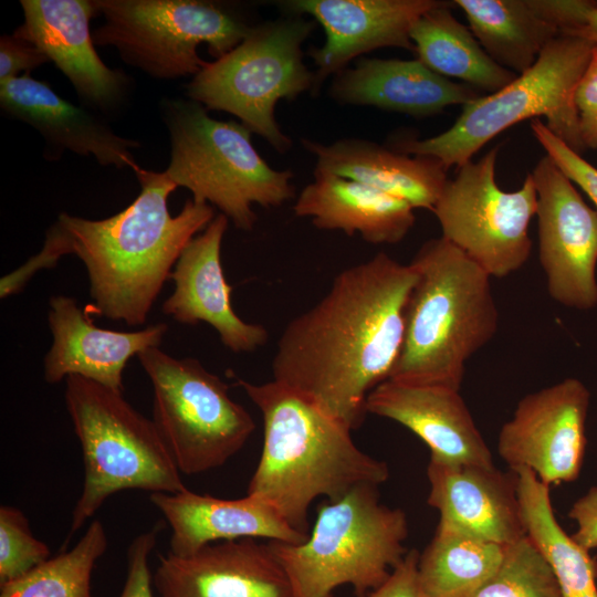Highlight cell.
I'll return each instance as SVG.
<instances>
[{"label":"cell","mask_w":597,"mask_h":597,"mask_svg":"<svg viewBox=\"0 0 597 597\" xmlns=\"http://www.w3.org/2000/svg\"><path fill=\"white\" fill-rule=\"evenodd\" d=\"M413 266L384 252L341 271L326 294L292 318L276 343L273 380L348 428L399 357Z\"/></svg>","instance_id":"6da1fadb"},{"label":"cell","mask_w":597,"mask_h":597,"mask_svg":"<svg viewBox=\"0 0 597 597\" xmlns=\"http://www.w3.org/2000/svg\"><path fill=\"white\" fill-rule=\"evenodd\" d=\"M140 192L118 213L90 220L66 212L49 228L42 249L0 281V296L19 292L40 270L66 254L86 268L91 315L143 325L182 250L214 218L211 205L188 199L171 216L168 198L177 186L164 171L137 166Z\"/></svg>","instance_id":"7a4b0ae2"},{"label":"cell","mask_w":597,"mask_h":597,"mask_svg":"<svg viewBox=\"0 0 597 597\" xmlns=\"http://www.w3.org/2000/svg\"><path fill=\"white\" fill-rule=\"evenodd\" d=\"M263 419V447L248 493L274 507L295 530L310 533L313 501H333L359 484L380 485L389 468L354 442L350 430L275 380L237 378Z\"/></svg>","instance_id":"3957f363"},{"label":"cell","mask_w":597,"mask_h":597,"mask_svg":"<svg viewBox=\"0 0 597 597\" xmlns=\"http://www.w3.org/2000/svg\"><path fill=\"white\" fill-rule=\"evenodd\" d=\"M410 264L417 281L388 379L460 390L467 362L499 327L491 276L442 237L425 242Z\"/></svg>","instance_id":"277c9868"},{"label":"cell","mask_w":597,"mask_h":597,"mask_svg":"<svg viewBox=\"0 0 597 597\" xmlns=\"http://www.w3.org/2000/svg\"><path fill=\"white\" fill-rule=\"evenodd\" d=\"M378 485L359 484L323 503L307 538L296 545L270 541L293 597H333L344 585L365 597L390 576L408 551V520L379 501Z\"/></svg>","instance_id":"5b68a950"},{"label":"cell","mask_w":597,"mask_h":597,"mask_svg":"<svg viewBox=\"0 0 597 597\" xmlns=\"http://www.w3.org/2000/svg\"><path fill=\"white\" fill-rule=\"evenodd\" d=\"M161 116L170 139L165 175L190 190L195 202L217 207L235 228L253 229V205L279 207L294 197L292 171L272 168L241 123L218 121L189 98L163 100Z\"/></svg>","instance_id":"8992f818"},{"label":"cell","mask_w":597,"mask_h":597,"mask_svg":"<svg viewBox=\"0 0 597 597\" xmlns=\"http://www.w3.org/2000/svg\"><path fill=\"white\" fill-rule=\"evenodd\" d=\"M594 51L587 40L561 34L542 51L534 65L502 90L463 105L443 133L425 138H402L390 146L411 155L432 157L448 169L472 159L486 143L525 119L546 118V126L578 154L582 143L575 92Z\"/></svg>","instance_id":"52a82bcc"},{"label":"cell","mask_w":597,"mask_h":597,"mask_svg":"<svg viewBox=\"0 0 597 597\" xmlns=\"http://www.w3.org/2000/svg\"><path fill=\"white\" fill-rule=\"evenodd\" d=\"M64 399L84 465L83 489L72 513L71 534L118 491L177 493L187 489L154 421L137 411L123 392L80 376H69Z\"/></svg>","instance_id":"ba28073f"},{"label":"cell","mask_w":597,"mask_h":597,"mask_svg":"<svg viewBox=\"0 0 597 597\" xmlns=\"http://www.w3.org/2000/svg\"><path fill=\"white\" fill-rule=\"evenodd\" d=\"M314 27L296 14L252 25L234 49L207 62L191 78L187 97L207 111L234 115L276 151L286 153L292 140L275 119V105L314 87L315 74L304 64L302 50Z\"/></svg>","instance_id":"9c48e42d"},{"label":"cell","mask_w":597,"mask_h":597,"mask_svg":"<svg viewBox=\"0 0 597 597\" xmlns=\"http://www.w3.org/2000/svg\"><path fill=\"white\" fill-rule=\"evenodd\" d=\"M104 23L96 45L113 46L121 59L158 80L197 75L206 65L201 44L219 59L252 25L228 4L206 0H95Z\"/></svg>","instance_id":"30bf717a"},{"label":"cell","mask_w":597,"mask_h":597,"mask_svg":"<svg viewBox=\"0 0 597 597\" xmlns=\"http://www.w3.org/2000/svg\"><path fill=\"white\" fill-rule=\"evenodd\" d=\"M137 357L153 387V421L181 474L220 468L244 447L255 422L219 376L159 347Z\"/></svg>","instance_id":"8fae6325"},{"label":"cell","mask_w":597,"mask_h":597,"mask_svg":"<svg viewBox=\"0 0 597 597\" xmlns=\"http://www.w3.org/2000/svg\"><path fill=\"white\" fill-rule=\"evenodd\" d=\"M500 146L479 160L457 167L432 210L442 238L459 248L491 277L519 271L528 260L531 220L537 193L528 172L515 191L501 189L495 179Z\"/></svg>","instance_id":"7c38bea8"},{"label":"cell","mask_w":597,"mask_h":597,"mask_svg":"<svg viewBox=\"0 0 597 597\" xmlns=\"http://www.w3.org/2000/svg\"><path fill=\"white\" fill-rule=\"evenodd\" d=\"M537 193L538 258L549 296L586 311L597 306V211L547 155L531 172Z\"/></svg>","instance_id":"4fadbf2b"},{"label":"cell","mask_w":597,"mask_h":597,"mask_svg":"<svg viewBox=\"0 0 597 597\" xmlns=\"http://www.w3.org/2000/svg\"><path fill=\"white\" fill-rule=\"evenodd\" d=\"M590 392L565 378L524 396L501 428L498 453L510 467L532 470L546 485L575 481L586 451Z\"/></svg>","instance_id":"5bb4252c"},{"label":"cell","mask_w":597,"mask_h":597,"mask_svg":"<svg viewBox=\"0 0 597 597\" xmlns=\"http://www.w3.org/2000/svg\"><path fill=\"white\" fill-rule=\"evenodd\" d=\"M23 22L13 35L42 51L63 73L86 106L118 111L128 95L129 77L108 67L95 50L90 30L98 14L95 0H21Z\"/></svg>","instance_id":"9a60e30c"},{"label":"cell","mask_w":597,"mask_h":597,"mask_svg":"<svg viewBox=\"0 0 597 597\" xmlns=\"http://www.w3.org/2000/svg\"><path fill=\"white\" fill-rule=\"evenodd\" d=\"M438 0H290L280 6L290 14H308L325 32V43L308 52L316 65L312 93L347 67L355 57L383 48L415 52L413 22Z\"/></svg>","instance_id":"2e32d148"},{"label":"cell","mask_w":597,"mask_h":597,"mask_svg":"<svg viewBox=\"0 0 597 597\" xmlns=\"http://www.w3.org/2000/svg\"><path fill=\"white\" fill-rule=\"evenodd\" d=\"M158 597H293L269 543L242 538L159 557L153 575Z\"/></svg>","instance_id":"e0dca14e"},{"label":"cell","mask_w":597,"mask_h":597,"mask_svg":"<svg viewBox=\"0 0 597 597\" xmlns=\"http://www.w3.org/2000/svg\"><path fill=\"white\" fill-rule=\"evenodd\" d=\"M427 476L428 504L439 513L437 530L503 546L526 535L514 471L430 457Z\"/></svg>","instance_id":"ac0fdd59"},{"label":"cell","mask_w":597,"mask_h":597,"mask_svg":"<svg viewBox=\"0 0 597 597\" xmlns=\"http://www.w3.org/2000/svg\"><path fill=\"white\" fill-rule=\"evenodd\" d=\"M228 222L223 213H218L188 242L170 275L175 290L161 311L180 324L205 322L214 328L229 350L252 353L265 345L269 334L264 326L241 320L232 308V286L221 265V244Z\"/></svg>","instance_id":"d6986e66"},{"label":"cell","mask_w":597,"mask_h":597,"mask_svg":"<svg viewBox=\"0 0 597 597\" xmlns=\"http://www.w3.org/2000/svg\"><path fill=\"white\" fill-rule=\"evenodd\" d=\"M53 342L44 357V378L55 384L80 376L123 392V371L133 356L159 347L168 329L164 323L135 332L97 327L77 301L64 295L49 301Z\"/></svg>","instance_id":"ffe728a7"},{"label":"cell","mask_w":597,"mask_h":597,"mask_svg":"<svg viewBox=\"0 0 597 597\" xmlns=\"http://www.w3.org/2000/svg\"><path fill=\"white\" fill-rule=\"evenodd\" d=\"M366 410L409 429L428 446L431 458L494 465L460 390L387 379L368 395Z\"/></svg>","instance_id":"44dd1931"},{"label":"cell","mask_w":597,"mask_h":597,"mask_svg":"<svg viewBox=\"0 0 597 597\" xmlns=\"http://www.w3.org/2000/svg\"><path fill=\"white\" fill-rule=\"evenodd\" d=\"M2 112L44 138L49 155L63 150L91 156L102 166L134 169L132 150L140 144L117 135L102 118L62 98L51 86L28 75L0 81Z\"/></svg>","instance_id":"7402d4cb"},{"label":"cell","mask_w":597,"mask_h":597,"mask_svg":"<svg viewBox=\"0 0 597 597\" xmlns=\"http://www.w3.org/2000/svg\"><path fill=\"white\" fill-rule=\"evenodd\" d=\"M149 499L168 522L169 552L178 556L217 542L266 538L296 545L308 536L292 527L266 501L252 494L226 500L186 489L177 493H151Z\"/></svg>","instance_id":"603a6c76"},{"label":"cell","mask_w":597,"mask_h":597,"mask_svg":"<svg viewBox=\"0 0 597 597\" xmlns=\"http://www.w3.org/2000/svg\"><path fill=\"white\" fill-rule=\"evenodd\" d=\"M331 97L342 104L368 105L415 117L432 116L481 95L427 67L418 59H359L334 75Z\"/></svg>","instance_id":"cb8c5ba5"},{"label":"cell","mask_w":597,"mask_h":597,"mask_svg":"<svg viewBox=\"0 0 597 597\" xmlns=\"http://www.w3.org/2000/svg\"><path fill=\"white\" fill-rule=\"evenodd\" d=\"M315 157L314 171L356 180L407 201L413 209L432 211L448 180V168L438 159L411 156L391 147L342 138L332 144L302 139Z\"/></svg>","instance_id":"d4e9b609"},{"label":"cell","mask_w":597,"mask_h":597,"mask_svg":"<svg viewBox=\"0 0 597 597\" xmlns=\"http://www.w3.org/2000/svg\"><path fill=\"white\" fill-rule=\"evenodd\" d=\"M323 230L359 235L371 244H396L411 230L416 217L405 200L334 174L314 171L292 207Z\"/></svg>","instance_id":"484cf974"},{"label":"cell","mask_w":597,"mask_h":597,"mask_svg":"<svg viewBox=\"0 0 597 597\" xmlns=\"http://www.w3.org/2000/svg\"><path fill=\"white\" fill-rule=\"evenodd\" d=\"M450 6L442 1L411 25L409 35L417 59L437 74L459 78L473 88L489 94L502 90L517 74L489 56L470 28L455 19Z\"/></svg>","instance_id":"4316f807"},{"label":"cell","mask_w":597,"mask_h":597,"mask_svg":"<svg viewBox=\"0 0 597 597\" xmlns=\"http://www.w3.org/2000/svg\"><path fill=\"white\" fill-rule=\"evenodd\" d=\"M514 472L526 535L551 565L562 597H597V562L558 523L549 486L530 469Z\"/></svg>","instance_id":"83f0119b"},{"label":"cell","mask_w":597,"mask_h":597,"mask_svg":"<svg viewBox=\"0 0 597 597\" xmlns=\"http://www.w3.org/2000/svg\"><path fill=\"white\" fill-rule=\"evenodd\" d=\"M470 30L499 65L515 74L531 69L559 31L543 20L528 0H454Z\"/></svg>","instance_id":"f1b7e54d"},{"label":"cell","mask_w":597,"mask_h":597,"mask_svg":"<svg viewBox=\"0 0 597 597\" xmlns=\"http://www.w3.org/2000/svg\"><path fill=\"white\" fill-rule=\"evenodd\" d=\"M505 547L470 535L437 530L419 554L421 597H467L500 566Z\"/></svg>","instance_id":"f546056e"},{"label":"cell","mask_w":597,"mask_h":597,"mask_svg":"<svg viewBox=\"0 0 597 597\" xmlns=\"http://www.w3.org/2000/svg\"><path fill=\"white\" fill-rule=\"evenodd\" d=\"M106 547L103 524L92 521L74 547L0 586V597H93L92 573Z\"/></svg>","instance_id":"4dcf8cb0"},{"label":"cell","mask_w":597,"mask_h":597,"mask_svg":"<svg viewBox=\"0 0 597 597\" xmlns=\"http://www.w3.org/2000/svg\"><path fill=\"white\" fill-rule=\"evenodd\" d=\"M467 597H562L553 569L527 536L506 545L495 573Z\"/></svg>","instance_id":"1f68e13d"},{"label":"cell","mask_w":597,"mask_h":597,"mask_svg":"<svg viewBox=\"0 0 597 597\" xmlns=\"http://www.w3.org/2000/svg\"><path fill=\"white\" fill-rule=\"evenodd\" d=\"M51 558L49 546L38 540L24 513L0 507V586L15 580Z\"/></svg>","instance_id":"d6a6232c"},{"label":"cell","mask_w":597,"mask_h":597,"mask_svg":"<svg viewBox=\"0 0 597 597\" xmlns=\"http://www.w3.org/2000/svg\"><path fill=\"white\" fill-rule=\"evenodd\" d=\"M531 128L546 155L587 195L597 211V168L554 135L540 118L531 121Z\"/></svg>","instance_id":"836d02e7"},{"label":"cell","mask_w":597,"mask_h":597,"mask_svg":"<svg viewBox=\"0 0 597 597\" xmlns=\"http://www.w3.org/2000/svg\"><path fill=\"white\" fill-rule=\"evenodd\" d=\"M157 528L135 537L127 549V575L119 597H155L149 555L155 547Z\"/></svg>","instance_id":"e575fe53"},{"label":"cell","mask_w":597,"mask_h":597,"mask_svg":"<svg viewBox=\"0 0 597 597\" xmlns=\"http://www.w3.org/2000/svg\"><path fill=\"white\" fill-rule=\"evenodd\" d=\"M575 105L582 143L585 149L597 150V50L595 48L590 62L577 85Z\"/></svg>","instance_id":"d590c367"},{"label":"cell","mask_w":597,"mask_h":597,"mask_svg":"<svg viewBox=\"0 0 597 597\" xmlns=\"http://www.w3.org/2000/svg\"><path fill=\"white\" fill-rule=\"evenodd\" d=\"M50 62L32 43L4 34L0 39V81L20 77Z\"/></svg>","instance_id":"8d00e7d4"},{"label":"cell","mask_w":597,"mask_h":597,"mask_svg":"<svg viewBox=\"0 0 597 597\" xmlns=\"http://www.w3.org/2000/svg\"><path fill=\"white\" fill-rule=\"evenodd\" d=\"M534 11L555 27L561 34L570 35L585 23L596 3L587 0H528Z\"/></svg>","instance_id":"74e56055"},{"label":"cell","mask_w":597,"mask_h":597,"mask_svg":"<svg viewBox=\"0 0 597 597\" xmlns=\"http://www.w3.org/2000/svg\"><path fill=\"white\" fill-rule=\"evenodd\" d=\"M417 549H410L387 580L365 597H421L418 585Z\"/></svg>","instance_id":"f35d334b"},{"label":"cell","mask_w":597,"mask_h":597,"mask_svg":"<svg viewBox=\"0 0 597 597\" xmlns=\"http://www.w3.org/2000/svg\"><path fill=\"white\" fill-rule=\"evenodd\" d=\"M568 516L577 524L574 541L589 552L597 548V486L574 502Z\"/></svg>","instance_id":"ab89813d"},{"label":"cell","mask_w":597,"mask_h":597,"mask_svg":"<svg viewBox=\"0 0 597 597\" xmlns=\"http://www.w3.org/2000/svg\"><path fill=\"white\" fill-rule=\"evenodd\" d=\"M570 35L587 40L597 50V2L588 11L583 27Z\"/></svg>","instance_id":"60d3db41"}]
</instances>
